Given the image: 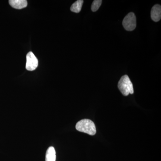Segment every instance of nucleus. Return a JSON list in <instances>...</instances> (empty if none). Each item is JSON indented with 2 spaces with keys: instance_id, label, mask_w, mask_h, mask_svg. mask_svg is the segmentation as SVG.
<instances>
[{
  "instance_id": "f03ea898",
  "label": "nucleus",
  "mask_w": 161,
  "mask_h": 161,
  "mask_svg": "<svg viewBox=\"0 0 161 161\" xmlns=\"http://www.w3.org/2000/svg\"><path fill=\"white\" fill-rule=\"evenodd\" d=\"M118 87L124 96H128L129 94L134 93L133 85L128 75H125L121 77L119 81Z\"/></svg>"
},
{
  "instance_id": "6e6552de",
  "label": "nucleus",
  "mask_w": 161,
  "mask_h": 161,
  "mask_svg": "<svg viewBox=\"0 0 161 161\" xmlns=\"http://www.w3.org/2000/svg\"><path fill=\"white\" fill-rule=\"evenodd\" d=\"M83 2L84 1L82 0H78L76 1L72 5L70 8L71 11L76 13L80 12L81 10Z\"/></svg>"
},
{
  "instance_id": "7ed1b4c3",
  "label": "nucleus",
  "mask_w": 161,
  "mask_h": 161,
  "mask_svg": "<svg viewBox=\"0 0 161 161\" xmlns=\"http://www.w3.org/2000/svg\"><path fill=\"white\" fill-rule=\"evenodd\" d=\"M123 26L128 31H132L135 29L136 26V17L133 13L128 14L123 21Z\"/></svg>"
},
{
  "instance_id": "20e7f679",
  "label": "nucleus",
  "mask_w": 161,
  "mask_h": 161,
  "mask_svg": "<svg viewBox=\"0 0 161 161\" xmlns=\"http://www.w3.org/2000/svg\"><path fill=\"white\" fill-rule=\"evenodd\" d=\"M38 60L33 53L30 52L26 55V69L28 71L35 70L37 68Z\"/></svg>"
},
{
  "instance_id": "0eeeda50",
  "label": "nucleus",
  "mask_w": 161,
  "mask_h": 161,
  "mask_svg": "<svg viewBox=\"0 0 161 161\" xmlns=\"http://www.w3.org/2000/svg\"><path fill=\"white\" fill-rule=\"evenodd\" d=\"M56 151L53 147H49L47 150L46 153V161H56Z\"/></svg>"
},
{
  "instance_id": "1a4fd4ad",
  "label": "nucleus",
  "mask_w": 161,
  "mask_h": 161,
  "mask_svg": "<svg viewBox=\"0 0 161 161\" xmlns=\"http://www.w3.org/2000/svg\"><path fill=\"white\" fill-rule=\"evenodd\" d=\"M102 1L101 0H95L93 2L92 6V10L93 12H95L98 10L101 5Z\"/></svg>"
},
{
  "instance_id": "f257e3e1",
  "label": "nucleus",
  "mask_w": 161,
  "mask_h": 161,
  "mask_svg": "<svg viewBox=\"0 0 161 161\" xmlns=\"http://www.w3.org/2000/svg\"><path fill=\"white\" fill-rule=\"evenodd\" d=\"M76 129L80 132H84L90 135H95L96 133L95 124L89 119H81L77 123Z\"/></svg>"
},
{
  "instance_id": "39448f33",
  "label": "nucleus",
  "mask_w": 161,
  "mask_h": 161,
  "mask_svg": "<svg viewBox=\"0 0 161 161\" xmlns=\"http://www.w3.org/2000/svg\"><path fill=\"white\" fill-rule=\"evenodd\" d=\"M151 17L154 22H158L161 18V6L155 5L152 7L151 10Z\"/></svg>"
},
{
  "instance_id": "423d86ee",
  "label": "nucleus",
  "mask_w": 161,
  "mask_h": 161,
  "mask_svg": "<svg viewBox=\"0 0 161 161\" xmlns=\"http://www.w3.org/2000/svg\"><path fill=\"white\" fill-rule=\"evenodd\" d=\"M9 5L16 9H22L27 6V2L26 0H9Z\"/></svg>"
}]
</instances>
